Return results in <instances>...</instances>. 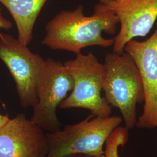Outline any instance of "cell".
Listing matches in <instances>:
<instances>
[{
    "label": "cell",
    "mask_w": 157,
    "mask_h": 157,
    "mask_svg": "<svg viewBox=\"0 0 157 157\" xmlns=\"http://www.w3.org/2000/svg\"><path fill=\"white\" fill-rule=\"evenodd\" d=\"M0 59L15 82L21 105L33 107L37 102V87L45 60L11 34L0 32Z\"/></svg>",
    "instance_id": "obj_6"
},
{
    "label": "cell",
    "mask_w": 157,
    "mask_h": 157,
    "mask_svg": "<svg viewBox=\"0 0 157 157\" xmlns=\"http://www.w3.org/2000/svg\"><path fill=\"white\" fill-rule=\"evenodd\" d=\"M73 80V89L59 107L84 108L94 117L111 115L112 107L101 96L106 75L104 64L92 53L76 54L75 59L64 63Z\"/></svg>",
    "instance_id": "obj_4"
},
{
    "label": "cell",
    "mask_w": 157,
    "mask_h": 157,
    "mask_svg": "<svg viewBox=\"0 0 157 157\" xmlns=\"http://www.w3.org/2000/svg\"><path fill=\"white\" fill-rule=\"evenodd\" d=\"M61 157H105L104 155H89V154H70L65 155Z\"/></svg>",
    "instance_id": "obj_13"
},
{
    "label": "cell",
    "mask_w": 157,
    "mask_h": 157,
    "mask_svg": "<svg viewBox=\"0 0 157 157\" xmlns=\"http://www.w3.org/2000/svg\"><path fill=\"white\" fill-rule=\"evenodd\" d=\"M104 66L106 75L103 86L105 99L111 107L118 108L128 130L137 123L136 105L144 101L140 73L132 56L122 54L107 53Z\"/></svg>",
    "instance_id": "obj_2"
},
{
    "label": "cell",
    "mask_w": 157,
    "mask_h": 157,
    "mask_svg": "<svg viewBox=\"0 0 157 157\" xmlns=\"http://www.w3.org/2000/svg\"><path fill=\"white\" fill-rule=\"evenodd\" d=\"M47 0H0L11 15L16 24L17 39L28 45L33 39V30L36 20Z\"/></svg>",
    "instance_id": "obj_10"
},
{
    "label": "cell",
    "mask_w": 157,
    "mask_h": 157,
    "mask_svg": "<svg viewBox=\"0 0 157 157\" xmlns=\"http://www.w3.org/2000/svg\"><path fill=\"white\" fill-rule=\"evenodd\" d=\"M48 149L44 130L23 113L0 128V157H46Z\"/></svg>",
    "instance_id": "obj_9"
},
{
    "label": "cell",
    "mask_w": 157,
    "mask_h": 157,
    "mask_svg": "<svg viewBox=\"0 0 157 157\" xmlns=\"http://www.w3.org/2000/svg\"><path fill=\"white\" fill-rule=\"evenodd\" d=\"M128 139V129L120 126L117 128L112 132L105 142L104 157H119V148L120 147H124Z\"/></svg>",
    "instance_id": "obj_11"
},
{
    "label": "cell",
    "mask_w": 157,
    "mask_h": 157,
    "mask_svg": "<svg viewBox=\"0 0 157 157\" xmlns=\"http://www.w3.org/2000/svg\"><path fill=\"white\" fill-rule=\"evenodd\" d=\"M73 87V78L64 63L51 58L46 59L37 87L38 100L30 119L48 133L61 130L56 108Z\"/></svg>",
    "instance_id": "obj_5"
},
{
    "label": "cell",
    "mask_w": 157,
    "mask_h": 157,
    "mask_svg": "<svg viewBox=\"0 0 157 157\" xmlns=\"http://www.w3.org/2000/svg\"><path fill=\"white\" fill-rule=\"evenodd\" d=\"M12 27V23L9 20H7L3 17L1 12V8L0 4V30H9Z\"/></svg>",
    "instance_id": "obj_12"
},
{
    "label": "cell",
    "mask_w": 157,
    "mask_h": 157,
    "mask_svg": "<svg viewBox=\"0 0 157 157\" xmlns=\"http://www.w3.org/2000/svg\"><path fill=\"white\" fill-rule=\"evenodd\" d=\"M118 17L121 28L113 39V52L122 54L130 40L144 37L157 19V0H99Z\"/></svg>",
    "instance_id": "obj_8"
},
{
    "label": "cell",
    "mask_w": 157,
    "mask_h": 157,
    "mask_svg": "<svg viewBox=\"0 0 157 157\" xmlns=\"http://www.w3.org/2000/svg\"><path fill=\"white\" fill-rule=\"evenodd\" d=\"M124 51L132 56L138 67L144 89L143 112L136 126L157 128V25L149 38L143 41L130 40Z\"/></svg>",
    "instance_id": "obj_7"
},
{
    "label": "cell",
    "mask_w": 157,
    "mask_h": 157,
    "mask_svg": "<svg viewBox=\"0 0 157 157\" xmlns=\"http://www.w3.org/2000/svg\"><path fill=\"white\" fill-rule=\"evenodd\" d=\"M122 122L119 116L94 117L90 114L78 124L46 134V157H61L70 154L103 155L104 146L112 132Z\"/></svg>",
    "instance_id": "obj_3"
},
{
    "label": "cell",
    "mask_w": 157,
    "mask_h": 157,
    "mask_svg": "<svg viewBox=\"0 0 157 157\" xmlns=\"http://www.w3.org/2000/svg\"><path fill=\"white\" fill-rule=\"evenodd\" d=\"M10 119L8 115L0 114V128H1L4 124H6Z\"/></svg>",
    "instance_id": "obj_14"
},
{
    "label": "cell",
    "mask_w": 157,
    "mask_h": 157,
    "mask_svg": "<svg viewBox=\"0 0 157 157\" xmlns=\"http://www.w3.org/2000/svg\"><path fill=\"white\" fill-rule=\"evenodd\" d=\"M119 20L107 6L97 3L94 13L86 17L83 6L74 10H63L46 24L45 36L42 44L52 50H65L76 54L90 46L109 47L113 39H105L102 32L111 35L117 32Z\"/></svg>",
    "instance_id": "obj_1"
}]
</instances>
